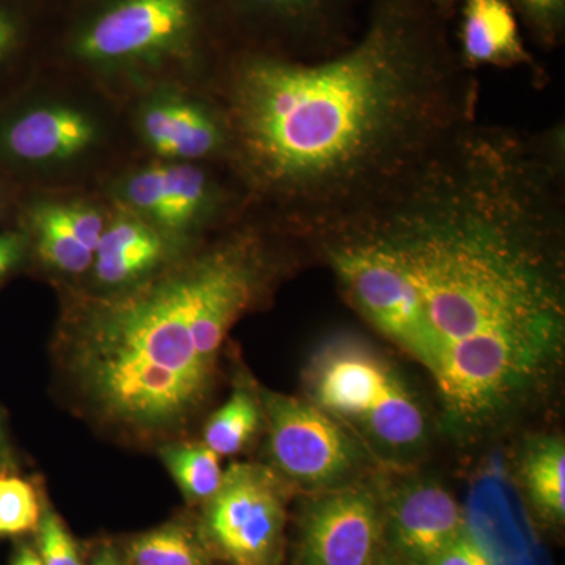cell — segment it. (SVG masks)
Listing matches in <instances>:
<instances>
[{"instance_id":"obj_1","label":"cell","mask_w":565,"mask_h":565,"mask_svg":"<svg viewBox=\"0 0 565 565\" xmlns=\"http://www.w3.org/2000/svg\"><path fill=\"white\" fill-rule=\"evenodd\" d=\"M564 154L563 126L473 120L375 202L315 233L362 245L403 286L456 433L500 423L563 351Z\"/></svg>"},{"instance_id":"obj_2","label":"cell","mask_w":565,"mask_h":565,"mask_svg":"<svg viewBox=\"0 0 565 565\" xmlns=\"http://www.w3.org/2000/svg\"><path fill=\"white\" fill-rule=\"evenodd\" d=\"M433 0H370L359 35L315 61L248 52L228 125L252 188L321 232L404 180L476 120L473 71Z\"/></svg>"},{"instance_id":"obj_3","label":"cell","mask_w":565,"mask_h":565,"mask_svg":"<svg viewBox=\"0 0 565 565\" xmlns=\"http://www.w3.org/2000/svg\"><path fill=\"white\" fill-rule=\"evenodd\" d=\"M203 258L103 308L76 364L104 415L139 429L180 424L202 404L212 366L193 341Z\"/></svg>"},{"instance_id":"obj_4","label":"cell","mask_w":565,"mask_h":565,"mask_svg":"<svg viewBox=\"0 0 565 565\" xmlns=\"http://www.w3.org/2000/svg\"><path fill=\"white\" fill-rule=\"evenodd\" d=\"M311 403L382 451L408 455L427 435L422 404L388 360L359 337L323 343L305 374Z\"/></svg>"},{"instance_id":"obj_5","label":"cell","mask_w":565,"mask_h":565,"mask_svg":"<svg viewBox=\"0 0 565 565\" xmlns=\"http://www.w3.org/2000/svg\"><path fill=\"white\" fill-rule=\"evenodd\" d=\"M285 530V500L277 476L256 463H234L207 501L204 534L232 565H274Z\"/></svg>"},{"instance_id":"obj_6","label":"cell","mask_w":565,"mask_h":565,"mask_svg":"<svg viewBox=\"0 0 565 565\" xmlns=\"http://www.w3.org/2000/svg\"><path fill=\"white\" fill-rule=\"evenodd\" d=\"M270 455L282 475L305 489L349 484L362 463V451L344 424L311 401L264 394Z\"/></svg>"},{"instance_id":"obj_7","label":"cell","mask_w":565,"mask_h":565,"mask_svg":"<svg viewBox=\"0 0 565 565\" xmlns=\"http://www.w3.org/2000/svg\"><path fill=\"white\" fill-rule=\"evenodd\" d=\"M195 0H117L81 33L76 51L95 63L158 62L191 50Z\"/></svg>"},{"instance_id":"obj_8","label":"cell","mask_w":565,"mask_h":565,"mask_svg":"<svg viewBox=\"0 0 565 565\" xmlns=\"http://www.w3.org/2000/svg\"><path fill=\"white\" fill-rule=\"evenodd\" d=\"M385 548L384 498L370 486L323 490L305 509L300 565H375Z\"/></svg>"},{"instance_id":"obj_9","label":"cell","mask_w":565,"mask_h":565,"mask_svg":"<svg viewBox=\"0 0 565 565\" xmlns=\"http://www.w3.org/2000/svg\"><path fill=\"white\" fill-rule=\"evenodd\" d=\"M241 13L280 32L288 58L315 61L359 35L370 0H234Z\"/></svg>"},{"instance_id":"obj_10","label":"cell","mask_w":565,"mask_h":565,"mask_svg":"<svg viewBox=\"0 0 565 565\" xmlns=\"http://www.w3.org/2000/svg\"><path fill=\"white\" fill-rule=\"evenodd\" d=\"M385 545L394 555L426 565L467 531L462 508L434 481L405 482L384 503Z\"/></svg>"},{"instance_id":"obj_11","label":"cell","mask_w":565,"mask_h":565,"mask_svg":"<svg viewBox=\"0 0 565 565\" xmlns=\"http://www.w3.org/2000/svg\"><path fill=\"white\" fill-rule=\"evenodd\" d=\"M457 31V52L468 70L479 66L535 70L523 40L520 21L508 0H462Z\"/></svg>"},{"instance_id":"obj_12","label":"cell","mask_w":565,"mask_h":565,"mask_svg":"<svg viewBox=\"0 0 565 565\" xmlns=\"http://www.w3.org/2000/svg\"><path fill=\"white\" fill-rule=\"evenodd\" d=\"M95 129L87 117L68 107H40L28 111L7 129L6 148L28 162L73 158L92 143Z\"/></svg>"},{"instance_id":"obj_13","label":"cell","mask_w":565,"mask_h":565,"mask_svg":"<svg viewBox=\"0 0 565 565\" xmlns=\"http://www.w3.org/2000/svg\"><path fill=\"white\" fill-rule=\"evenodd\" d=\"M162 252V241L150 226L122 218L104 228L93 263L99 281L121 285L151 269Z\"/></svg>"},{"instance_id":"obj_14","label":"cell","mask_w":565,"mask_h":565,"mask_svg":"<svg viewBox=\"0 0 565 565\" xmlns=\"http://www.w3.org/2000/svg\"><path fill=\"white\" fill-rule=\"evenodd\" d=\"M522 479L535 511L553 523L565 519V444L559 435L534 438L522 459Z\"/></svg>"},{"instance_id":"obj_15","label":"cell","mask_w":565,"mask_h":565,"mask_svg":"<svg viewBox=\"0 0 565 565\" xmlns=\"http://www.w3.org/2000/svg\"><path fill=\"white\" fill-rule=\"evenodd\" d=\"M262 423V408L247 390H237L211 416L204 429V445L217 456L243 451Z\"/></svg>"},{"instance_id":"obj_16","label":"cell","mask_w":565,"mask_h":565,"mask_svg":"<svg viewBox=\"0 0 565 565\" xmlns=\"http://www.w3.org/2000/svg\"><path fill=\"white\" fill-rule=\"evenodd\" d=\"M162 457L182 492L191 500L210 501L221 489V456L206 445H177L162 449Z\"/></svg>"},{"instance_id":"obj_17","label":"cell","mask_w":565,"mask_h":565,"mask_svg":"<svg viewBox=\"0 0 565 565\" xmlns=\"http://www.w3.org/2000/svg\"><path fill=\"white\" fill-rule=\"evenodd\" d=\"M129 557L134 565H211L206 550L180 525L162 526L134 539Z\"/></svg>"},{"instance_id":"obj_18","label":"cell","mask_w":565,"mask_h":565,"mask_svg":"<svg viewBox=\"0 0 565 565\" xmlns=\"http://www.w3.org/2000/svg\"><path fill=\"white\" fill-rule=\"evenodd\" d=\"M163 226L184 228L195 221L210 199L206 174L199 167H162Z\"/></svg>"},{"instance_id":"obj_19","label":"cell","mask_w":565,"mask_h":565,"mask_svg":"<svg viewBox=\"0 0 565 565\" xmlns=\"http://www.w3.org/2000/svg\"><path fill=\"white\" fill-rule=\"evenodd\" d=\"M33 225L39 234V252L44 262L65 273H85L95 262V253L84 244L55 214L54 206H41L33 215Z\"/></svg>"},{"instance_id":"obj_20","label":"cell","mask_w":565,"mask_h":565,"mask_svg":"<svg viewBox=\"0 0 565 565\" xmlns=\"http://www.w3.org/2000/svg\"><path fill=\"white\" fill-rule=\"evenodd\" d=\"M225 141L218 122L207 111L181 102L177 126L170 141L169 158L199 159L217 151Z\"/></svg>"},{"instance_id":"obj_21","label":"cell","mask_w":565,"mask_h":565,"mask_svg":"<svg viewBox=\"0 0 565 565\" xmlns=\"http://www.w3.org/2000/svg\"><path fill=\"white\" fill-rule=\"evenodd\" d=\"M531 40L541 50L553 51L565 36V0H508Z\"/></svg>"},{"instance_id":"obj_22","label":"cell","mask_w":565,"mask_h":565,"mask_svg":"<svg viewBox=\"0 0 565 565\" xmlns=\"http://www.w3.org/2000/svg\"><path fill=\"white\" fill-rule=\"evenodd\" d=\"M40 525L39 498L28 482L0 478V534H20Z\"/></svg>"},{"instance_id":"obj_23","label":"cell","mask_w":565,"mask_h":565,"mask_svg":"<svg viewBox=\"0 0 565 565\" xmlns=\"http://www.w3.org/2000/svg\"><path fill=\"white\" fill-rule=\"evenodd\" d=\"M39 526L40 557L44 565H84L76 544L57 515L47 512Z\"/></svg>"},{"instance_id":"obj_24","label":"cell","mask_w":565,"mask_h":565,"mask_svg":"<svg viewBox=\"0 0 565 565\" xmlns=\"http://www.w3.org/2000/svg\"><path fill=\"white\" fill-rule=\"evenodd\" d=\"M128 196L134 206L151 215L159 223L163 221V174L162 167H150L132 178Z\"/></svg>"},{"instance_id":"obj_25","label":"cell","mask_w":565,"mask_h":565,"mask_svg":"<svg viewBox=\"0 0 565 565\" xmlns=\"http://www.w3.org/2000/svg\"><path fill=\"white\" fill-rule=\"evenodd\" d=\"M181 102L167 99L148 107L143 115V134L159 154L167 156L172 141Z\"/></svg>"},{"instance_id":"obj_26","label":"cell","mask_w":565,"mask_h":565,"mask_svg":"<svg viewBox=\"0 0 565 565\" xmlns=\"http://www.w3.org/2000/svg\"><path fill=\"white\" fill-rule=\"evenodd\" d=\"M54 206V204H52ZM55 214L58 215L63 225L74 234L81 244H84L88 250L95 253L99 239L104 233V222L98 212L92 207L82 206V204H61L54 206Z\"/></svg>"},{"instance_id":"obj_27","label":"cell","mask_w":565,"mask_h":565,"mask_svg":"<svg viewBox=\"0 0 565 565\" xmlns=\"http://www.w3.org/2000/svg\"><path fill=\"white\" fill-rule=\"evenodd\" d=\"M426 565H493V563L486 550L467 530Z\"/></svg>"},{"instance_id":"obj_28","label":"cell","mask_w":565,"mask_h":565,"mask_svg":"<svg viewBox=\"0 0 565 565\" xmlns=\"http://www.w3.org/2000/svg\"><path fill=\"white\" fill-rule=\"evenodd\" d=\"M17 39V28L7 14L0 13V58L10 51Z\"/></svg>"},{"instance_id":"obj_29","label":"cell","mask_w":565,"mask_h":565,"mask_svg":"<svg viewBox=\"0 0 565 565\" xmlns=\"http://www.w3.org/2000/svg\"><path fill=\"white\" fill-rule=\"evenodd\" d=\"M21 243L18 236H6L0 234V256L2 255H20Z\"/></svg>"},{"instance_id":"obj_30","label":"cell","mask_w":565,"mask_h":565,"mask_svg":"<svg viewBox=\"0 0 565 565\" xmlns=\"http://www.w3.org/2000/svg\"><path fill=\"white\" fill-rule=\"evenodd\" d=\"M13 565H44L43 561H41L40 555H36L35 552H33L32 548H29V546H24V548L21 550L20 553H18V556L14 557Z\"/></svg>"},{"instance_id":"obj_31","label":"cell","mask_w":565,"mask_h":565,"mask_svg":"<svg viewBox=\"0 0 565 565\" xmlns=\"http://www.w3.org/2000/svg\"><path fill=\"white\" fill-rule=\"evenodd\" d=\"M375 565H418L415 563H411V561L404 559V557L394 555V553L390 552V550L385 548V552L382 553L381 559L377 561Z\"/></svg>"},{"instance_id":"obj_32","label":"cell","mask_w":565,"mask_h":565,"mask_svg":"<svg viewBox=\"0 0 565 565\" xmlns=\"http://www.w3.org/2000/svg\"><path fill=\"white\" fill-rule=\"evenodd\" d=\"M433 2L438 9L444 10L446 14L455 18L456 11L459 9V3L462 2V0H433Z\"/></svg>"},{"instance_id":"obj_33","label":"cell","mask_w":565,"mask_h":565,"mask_svg":"<svg viewBox=\"0 0 565 565\" xmlns=\"http://www.w3.org/2000/svg\"><path fill=\"white\" fill-rule=\"evenodd\" d=\"M93 565H125V564H122L121 561L118 559V557L114 555V553H110L109 550H104V552L99 553V555L96 556V559L93 561Z\"/></svg>"},{"instance_id":"obj_34","label":"cell","mask_w":565,"mask_h":565,"mask_svg":"<svg viewBox=\"0 0 565 565\" xmlns=\"http://www.w3.org/2000/svg\"><path fill=\"white\" fill-rule=\"evenodd\" d=\"M20 255H2L0 256V277L7 274V270L18 262Z\"/></svg>"}]
</instances>
